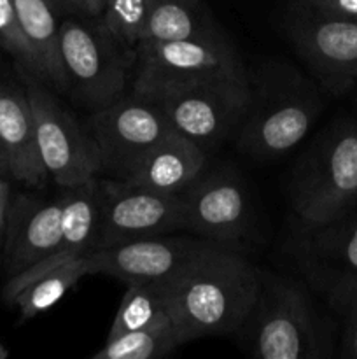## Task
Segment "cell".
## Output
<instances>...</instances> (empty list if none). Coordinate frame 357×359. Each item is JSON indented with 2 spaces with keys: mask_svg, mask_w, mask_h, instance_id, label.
Masks as SVG:
<instances>
[{
  "mask_svg": "<svg viewBox=\"0 0 357 359\" xmlns=\"http://www.w3.org/2000/svg\"><path fill=\"white\" fill-rule=\"evenodd\" d=\"M261 270L230 245L210 244L160 283L182 340L237 335L251 312Z\"/></svg>",
  "mask_w": 357,
  "mask_h": 359,
  "instance_id": "1",
  "label": "cell"
},
{
  "mask_svg": "<svg viewBox=\"0 0 357 359\" xmlns=\"http://www.w3.org/2000/svg\"><path fill=\"white\" fill-rule=\"evenodd\" d=\"M237 335L252 356L261 359L331 356L328 326L308 291L280 273L261 272L255 300Z\"/></svg>",
  "mask_w": 357,
  "mask_h": 359,
  "instance_id": "2",
  "label": "cell"
},
{
  "mask_svg": "<svg viewBox=\"0 0 357 359\" xmlns=\"http://www.w3.org/2000/svg\"><path fill=\"white\" fill-rule=\"evenodd\" d=\"M321 111L314 84L286 63H273L252 84L251 105L234 135L237 147L258 160L282 156L308 135Z\"/></svg>",
  "mask_w": 357,
  "mask_h": 359,
  "instance_id": "3",
  "label": "cell"
},
{
  "mask_svg": "<svg viewBox=\"0 0 357 359\" xmlns=\"http://www.w3.org/2000/svg\"><path fill=\"white\" fill-rule=\"evenodd\" d=\"M289 200L301 231L328 226L357 207V121L326 130L294 168Z\"/></svg>",
  "mask_w": 357,
  "mask_h": 359,
  "instance_id": "4",
  "label": "cell"
},
{
  "mask_svg": "<svg viewBox=\"0 0 357 359\" xmlns=\"http://www.w3.org/2000/svg\"><path fill=\"white\" fill-rule=\"evenodd\" d=\"M140 98L153 102L174 132L209 154L237 135L251 105L252 84L248 76L209 77L161 88Z\"/></svg>",
  "mask_w": 357,
  "mask_h": 359,
  "instance_id": "5",
  "label": "cell"
},
{
  "mask_svg": "<svg viewBox=\"0 0 357 359\" xmlns=\"http://www.w3.org/2000/svg\"><path fill=\"white\" fill-rule=\"evenodd\" d=\"M58 44L65 93L91 111L125 97L130 63L122 44L112 37L102 21L65 18L59 21Z\"/></svg>",
  "mask_w": 357,
  "mask_h": 359,
  "instance_id": "6",
  "label": "cell"
},
{
  "mask_svg": "<svg viewBox=\"0 0 357 359\" xmlns=\"http://www.w3.org/2000/svg\"><path fill=\"white\" fill-rule=\"evenodd\" d=\"M34 114L38 153L49 179L59 188H70L100 174L97 147L69 109L56 98L52 88L34 74H21Z\"/></svg>",
  "mask_w": 357,
  "mask_h": 359,
  "instance_id": "7",
  "label": "cell"
},
{
  "mask_svg": "<svg viewBox=\"0 0 357 359\" xmlns=\"http://www.w3.org/2000/svg\"><path fill=\"white\" fill-rule=\"evenodd\" d=\"M220 76H248L240 55L223 32L167 42H139L133 93L144 97L161 88Z\"/></svg>",
  "mask_w": 357,
  "mask_h": 359,
  "instance_id": "8",
  "label": "cell"
},
{
  "mask_svg": "<svg viewBox=\"0 0 357 359\" xmlns=\"http://www.w3.org/2000/svg\"><path fill=\"white\" fill-rule=\"evenodd\" d=\"M286 30L300 58L332 95L357 81V20L328 16L290 0Z\"/></svg>",
  "mask_w": 357,
  "mask_h": 359,
  "instance_id": "9",
  "label": "cell"
},
{
  "mask_svg": "<svg viewBox=\"0 0 357 359\" xmlns=\"http://www.w3.org/2000/svg\"><path fill=\"white\" fill-rule=\"evenodd\" d=\"M86 130L97 147L100 172L125 179L172 126L153 102L132 93L93 111Z\"/></svg>",
  "mask_w": 357,
  "mask_h": 359,
  "instance_id": "10",
  "label": "cell"
},
{
  "mask_svg": "<svg viewBox=\"0 0 357 359\" xmlns=\"http://www.w3.org/2000/svg\"><path fill=\"white\" fill-rule=\"evenodd\" d=\"M100 226L94 249L184 230L181 195L150 191L118 179L100 181Z\"/></svg>",
  "mask_w": 357,
  "mask_h": 359,
  "instance_id": "11",
  "label": "cell"
},
{
  "mask_svg": "<svg viewBox=\"0 0 357 359\" xmlns=\"http://www.w3.org/2000/svg\"><path fill=\"white\" fill-rule=\"evenodd\" d=\"M298 259L312 286L342 312L357 291V207L328 226L303 231Z\"/></svg>",
  "mask_w": 357,
  "mask_h": 359,
  "instance_id": "12",
  "label": "cell"
},
{
  "mask_svg": "<svg viewBox=\"0 0 357 359\" xmlns=\"http://www.w3.org/2000/svg\"><path fill=\"white\" fill-rule=\"evenodd\" d=\"M184 230L214 244L240 241L251 221V202L244 181L231 170L202 172L182 193Z\"/></svg>",
  "mask_w": 357,
  "mask_h": 359,
  "instance_id": "13",
  "label": "cell"
},
{
  "mask_svg": "<svg viewBox=\"0 0 357 359\" xmlns=\"http://www.w3.org/2000/svg\"><path fill=\"white\" fill-rule=\"evenodd\" d=\"M214 242L188 237L136 238L111 248L88 252L93 276H108L122 283H163L181 270L189 259Z\"/></svg>",
  "mask_w": 357,
  "mask_h": 359,
  "instance_id": "14",
  "label": "cell"
},
{
  "mask_svg": "<svg viewBox=\"0 0 357 359\" xmlns=\"http://www.w3.org/2000/svg\"><path fill=\"white\" fill-rule=\"evenodd\" d=\"M62 242V198H10L0 258L7 279L55 255Z\"/></svg>",
  "mask_w": 357,
  "mask_h": 359,
  "instance_id": "15",
  "label": "cell"
},
{
  "mask_svg": "<svg viewBox=\"0 0 357 359\" xmlns=\"http://www.w3.org/2000/svg\"><path fill=\"white\" fill-rule=\"evenodd\" d=\"M0 165L7 177L30 188H42L49 179L38 153L27 91L4 81H0Z\"/></svg>",
  "mask_w": 357,
  "mask_h": 359,
  "instance_id": "16",
  "label": "cell"
},
{
  "mask_svg": "<svg viewBox=\"0 0 357 359\" xmlns=\"http://www.w3.org/2000/svg\"><path fill=\"white\" fill-rule=\"evenodd\" d=\"M206 160L209 154L202 147L172 130L125 179L118 181L164 195H182L206 170Z\"/></svg>",
  "mask_w": 357,
  "mask_h": 359,
  "instance_id": "17",
  "label": "cell"
},
{
  "mask_svg": "<svg viewBox=\"0 0 357 359\" xmlns=\"http://www.w3.org/2000/svg\"><path fill=\"white\" fill-rule=\"evenodd\" d=\"M88 276H93L88 256L52 265H34L6 280L2 298L20 311L23 321H28L55 307Z\"/></svg>",
  "mask_w": 357,
  "mask_h": 359,
  "instance_id": "18",
  "label": "cell"
},
{
  "mask_svg": "<svg viewBox=\"0 0 357 359\" xmlns=\"http://www.w3.org/2000/svg\"><path fill=\"white\" fill-rule=\"evenodd\" d=\"M62 242L52 256L37 265L69 262L93 251L102 210V186L98 177L70 188H62Z\"/></svg>",
  "mask_w": 357,
  "mask_h": 359,
  "instance_id": "19",
  "label": "cell"
},
{
  "mask_svg": "<svg viewBox=\"0 0 357 359\" xmlns=\"http://www.w3.org/2000/svg\"><path fill=\"white\" fill-rule=\"evenodd\" d=\"M24 35L34 48L41 67V81L59 93L66 91L59 58V7L55 0H13Z\"/></svg>",
  "mask_w": 357,
  "mask_h": 359,
  "instance_id": "20",
  "label": "cell"
},
{
  "mask_svg": "<svg viewBox=\"0 0 357 359\" xmlns=\"http://www.w3.org/2000/svg\"><path fill=\"white\" fill-rule=\"evenodd\" d=\"M220 32L202 0H149L140 42L205 37Z\"/></svg>",
  "mask_w": 357,
  "mask_h": 359,
  "instance_id": "21",
  "label": "cell"
},
{
  "mask_svg": "<svg viewBox=\"0 0 357 359\" xmlns=\"http://www.w3.org/2000/svg\"><path fill=\"white\" fill-rule=\"evenodd\" d=\"M181 333L172 318L163 319L147 328L125 333L105 340L104 347L93 354V359H156L164 358L182 346Z\"/></svg>",
  "mask_w": 357,
  "mask_h": 359,
  "instance_id": "22",
  "label": "cell"
},
{
  "mask_svg": "<svg viewBox=\"0 0 357 359\" xmlns=\"http://www.w3.org/2000/svg\"><path fill=\"white\" fill-rule=\"evenodd\" d=\"M107 340L147 328L170 318L160 283H128Z\"/></svg>",
  "mask_w": 357,
  "mask_h": 359,
  "instance_id": "23",
  "label": "cell"
},
{
  "mask_svg": "<svg viewBox=\"0 0 357 359\" xmlns=\"http://www.w3.org/2000/svg\"><path fill=\"white\" fill-rule=\"evenodd\" d=\"M149 0H107L100 21L126 48H136L146 27Z\"/></svg>",
  "mask_w": 357,
  "mask_h": 359,
  "instance_id": "24",
  "label": "cell"
},
{
  "mask_svg": "<svg viewBox=\"0 0 357 359\" xmlns=\"http://www.w3.org/2000/svg\"><path fill=\"white\" fill-rule=\"evenodd\" d=\"M0 46L16 60L21 70L41 79L38 60L24 35L13 0H0Z\"/></svg>",
  "mask_w": 357,
  "mask_h": 359,
  "instance_id": "25",
  "label": "cell"
},
{
  "mask_svg": "<svg viewBox=\"0 0 357 359\" xmlns=\"http://www.w3.org/2000/svg\"><path fill=\"white\" fill-rule=\"evenodd\" d=\"M345 316V330H343L342 353L346 358H357V291L346 302L342 311Z\"/></svg>",
  "mask_w": 357,
  "mask_h": 359,
  "instance_id": "26",
  "label": "cell"
},
{
  "mask_svg": "<svg viewBox=\"0 0 357 359\" xmlns=\"http://www.w3.org/2000/svg\"><path fill=\"white\" fill-rule=\"evenodd\" d=\"M296 2L328 16L357 20V0H296Z\"/></svg>",
  "mask_w": 357,
  "mask_h": 359,
  "instance_id": "27",
  "label": "cell"
},
{
  "mask_svg": "<svg viewBox=\"0 0 357 359\" xmlns=\"http://www.w3.org/2000/svg\"><path fill=\"white\" fill-rule=\"evenodd\" d=\"M10 198H13V193H10V182L9 179L6 177L2 182H0V252H2L4 231H6L7 210H9Z\"/></svg>",
  "mask_w": 357,
  "mask_h": 359,
  "instance_id": "28",
  "label": "cell"
},
{
  "mask_svg": "<svg viewBox=\"0 0 357 359\" xmlns=\"http://www.w3.org/2000/svg\"><path fill=\"white\" fill-rule=\"evenodd\" d=\"M107 0H77V11L86 18H100Z\"/></svg>",
  "mask_w": 357,
  "mask_h": 359,
  "instance_id": "29",
  "label": "cell"
},
{
  "mask_svg": "<svg viewBox=\"0 0 357 359\" xmlns=\"http://www.w3.org/2000/svg\"><path fill=\"white\" fill-rule=\"evenodd\" d=\"M58 4L59 11H66L70 14H79L77 11V0H55Z\"/></svg>",
  "mask_w": 357,
  "mask_h": 359,
  "instance_id": "30",
  "label": "cell"
},
{
  "mask_svg": "<svg viewBox=\"0 0 357 359\" xmlns=\"http://www.w3.org/2000/svg\"><path fill=\"white\" fill-rule=\"evenodd\" d=\"M6 358H9V349L0 342V359H6Z\"/></svg>",
  "mask_w": 357,
  "mask_h": 359,
  "instance_id": "31",
  "label": "cell"
},
{
  "mask_svg": "<svg viewBox=\"0 0 357 359\" xmlns=\"http://www.w3.org/2000/svg\"><path fill=\"white\" fill-rule=\"evenodd\" d=\"M6 177H7L6 170H4V167H2V165H0V182H2Z\"/></svg>",
  "mask_w": 357,
  "mask_h": 359,
  "instance_id": "32",
  "label": "cell"
}]
</instances>
